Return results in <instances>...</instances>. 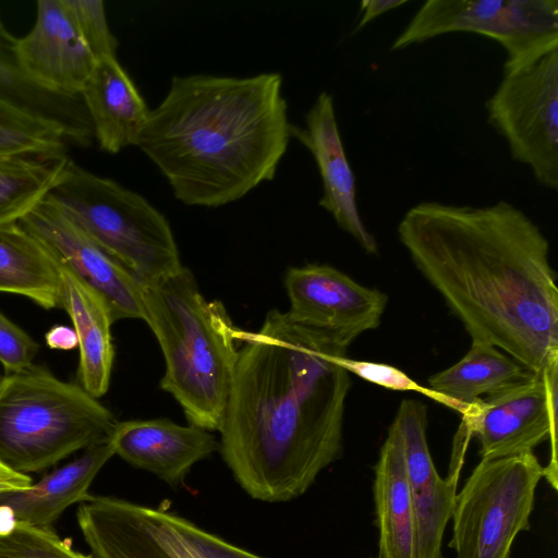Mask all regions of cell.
<instances>
[{
  "instance_id": "1",
  "label": "cell",
  "mask_w": 558,
  "mask_h": 558,
  "mask_svg": "<svg viewBox=\"0 0 558 558\" xmlns=\"http://www.w3.org/2000/svg\"><path fill=\"white\" fill-rule=\"evenodd\" d=\"M241 343L219 449L252 498L287 501L340 456L350 379L337 356L347 348L279 310Z\"/></svg>"
},
{
  "instance_id": "2",
  "label": "cell",
  "mask_w": 558,
  "mask_h": 558,
  "mask_svg": "<svg viewBox=\"0 0 558 558\" xmlns=\"http://www.w3.org/2000/svg\"><path fill=\"white\" fill-rule=\"evenodd\" d=\"M397 232L472 341L498 348L534 374L558 364L549 242L522 209L507 201H424L408 209Z\"/></svg>"
},
{
  "instance_id": "3",
  "label": "cell",
  "mask_w": 558,
  "mask_h": 558,
  "mask_svg": "<svg viewBox=\"0 0 558 558\" xmlns=\"http://www.w3.org/2000/svg\"><path fill=\"white\" fill-rule=\"evenodd\" d=\"M280 73L173 76L137 147L189 206L219 207L271 181L292 125Z\"/></svg>"
},
{
  "instance_id": "4",
  "label": "cell",
  "mask_w": 558,
  "mask_h": 558,
  "mask_svg": "<svg viewBox=\"0 0 558 558\" xmlns=\"http://www.w3.org/2000/svg\"><path fill=\"white\" fill-rule=\"evenodd\" d=\"M143 313L166 362L160 388L178 401L190 424L219 430L244 330L220 301L203 295L184 266L143 284Z\"/></svg>"
},
{
  "instance_id": "5",
  "label": "cell",
  "mask_w": 558,
  "mask_h": 558,
  "mask_svg": "<svg viewBox=\"0 0 558 558\" xmlns=\"http://www.w3.org/2000/svg\"><path fill=\"white\" fill-rule=\"evenodd\" d=\"M118 421L82 386L40 365L0 377V461L26 474L110 440Z\"/></svg>"
},
{
  "instance_id": "6",
  "label": "cell",
  "mask_w": 558,
  "mask_h": 558,
  "mask_svg": "<svg viewBox=\"0 0 558 558\" xmlns=\"http://www.w3.org/2000/svg\"><path fill=\"white\" fill-rule=\"evenodd\" d=\"M49 195L144 286L155 284L183 266L167 218L117 181L70 158Z\"/></svg>"
},
{
  "instance_id": "7",
  "label": "cell",
  "mask_w": 558,
  "mask_h": 558,
  "mask_svg": "<svg viewBox=\"0 0 558 558\" xmlns=\"http://www.w3.org/2000/svg\"><path fill=\"white\" fill-rule=\"evenodd\" d=\"M487 121L508 144L513 160L536 182L558 189V41L514 61L487 100Z\"/></svg>"
},
{
  "instance_id": "8",
  "label": "cell",
  "mask_w": 558,
  "mask_h": 558,
  "mask_svg": "<svg viewBox=\"0 0 558 558\" xmlns=\"http://www.w3.org/2000/svg\"><path fill=\"white\" fill-rule=\"evenodd\" d=\"M544 466L533 452L481 459L457 494L449 546L458 558H510L515 536L530 529Z\"/></svg>"
},
{
  "instance_id": "9",
  "label": "cell",
  "mask_w": 558,
  "mask_h": 558,
  "mask_svg": "<svg viewBox=\"0 0 558 558\" xmlns=\"http://www.w3.org/2000/svg\"><path fill=\"white\" fill-rule=\"evenodd\" d=\"M470 32L499 43L514 61L558 41L557 0H428L391 45L402 50L434 37Z\"/></svg>"
},
{
  "instance_id": "10",
  "label": "cell",
  "mask_w": 558,
  "mask_h": 558,
  "mask_svg": "<svg viewBox=\"0 0 558 558\" xmlns=\"http://www.w3.org/2000/svg\"><path fill=\"white\" fill-rule=\"evenodd\" d=\"M558 364L542 374L499 392L480 398L463 416L468 437L480 444L481 459H495L533 452L551 440V461L544 476L557 488L556 422Z\"/></svg>"
},
{
  "instance_id": "11",
  "label": "cell",
  "mask_w": 558,
  "mask_h": 558,
  "mask_svg": "<svg viewBox=\"0 0 558 558\" xmlns=\"http://www.w3.org/2000/svg\"><path fill=\"white\" fill-rule=\"evenodd\" d=\"M19 223L106 302L112 322L143 320V283L48 194Z\"/></svg>"
},
{
  "instance_id": "12",
  "label": "cell",
  "mask_w": 558,
  "mask_h": 558,
  "mask_svg": "<svg viewBox=\"0 0 558 558\" xmlns=\"http://www.w3.org/2000/svg\"><path fill=\"white\" fill-rule=\"evenodd\" d=\"M284 287L291 317L347 349L363 332L379 326L388 302L384 292L364 287L328 265L291 267Z\"/></svg>"
},
{
  "instance_id": "13",
  "label": "cell",
  "mask_w": 558,
  "mask_h": 558,
  "mask_svg": "<svg viewBox=\"0 0 558 558\" xmlns=\"http://www.w3.org/2000/svg\"><path fill=\"white\" fill-rule=\"evenodd\" d=\"M14 60L22 81L63 97L81 95L97 60L64 0H39L32 29L17 38Z\"/></svg>"
},
{
  "instance_id": "14",
  "label": "cell",
  "mask_w": 558,
  "mask_h": 558,
  "mask_svg": "<svg viewBox=\"0 0 558 558\" xmlns=\"http://www.w3.org/2000/svg\"><path fill=\"white\" fill-rule=\"evenodd\" d=\"M401 435L414 511V557L444 558L442 535L452 517L459 475L442 478L426 439L427 409L421 401H401L392 421Z\"/></svg>"
},
{
  "instance_id": "15",
  "label": "cell",
  "mask_w": 558,
  "mask_h": 558,
  "mask_svg": "<svg viewBox=\"0 0 558 558\" xmlns=\"http://www.w3.org/2000/svg\"><path fill=\"white\" fill-rule=\"evenodd\" d=\"M291 135L310 150L316 162L323 183L319 206L367 254L376 255L377 242L357 207L355 177L345 155L330 93L318 94L305 116V126L292 125Z\"/></svg>"
},
{
  "instance_id": "16",
  "label": "cell",
  "mask_w": 558,
  "mask_h": 558,
  "mask_svg": "<svg viewBox=\"0 0 558 558\" xmlns=\"http://www.w3.org/2000/svg\"><path fill=\"white\" fill-rule=\"evenodd\" d=\"M110 440L114 454L172 485L219 449L210 430L168 418L118 422Z\"/></svg>"
},
{
  "instance_id": "17",
  "label": "cell",
  "mask_w": 558,
  "mask_h": 558,
  "mask_svg": "<svg viewBox=\"0 0 558 558\" xmlns=\"http://www.w3.org/2000/svg\"><path fill=\"white\" fill-rule=\"evenodd\" d=\"M77 524L94 558H173L158 535V510L113 497L81 502Z\"/></svg>"
},
{
  "instance_id": "18",
  "label": "cell",
  "mask_w": 558,
  "mask_h": 558,
  "mask_svg": "<svg viewBox=\"0 0 558 558\" xmlns=\"http://www.w3.org/2000/svg\"><path fill=\"white\" fill-rule=\"evenodd\" d=\"M81 97L101 150L137 146L150 110L117 57L97 61Z\"/></svg>"
},
{
  "instance_id": "19",
  "label": "cell",
  "mask_w": 558,
  "mask_h": 558,
  "mask_svg": "<svg viewBox=\"0 0 558 558\" xmlns=\"http://www.w3.org/2000/svg\"><path fill=\"white\" fill-rule=\"evenodd\" d=\"M48 251V250H47ZM60 276V306L70 316L80 348V386L98 399L109 388L114 349L112 318L104 299L63 262L51 255Z\"/></svg>"
},
{
  "instance_id": "20",
  "label": "cell",
  "mask_w": 558,
  "mask_h": 558,
  "mask_svg": "<svg viewBox=\"0 0 558 558\" xmlns=\"http://www.w3.org/2000/svg\"><path fill=\"white\" fill-rule=\"evenodd\" d=\"M113 454L111 440L92 446L27 488L0 494V507L11 513L15 523L52 527L69 506L93 498L89 486Z\"/></svg>"
},
{
  "instance_id": "21",
  "label": "cell",
  "mask_w": 558,
  "mask_h": 558,
  "mask_svg": "<svg viewBox=\"0 0 558 558\" xmlns=\"http://www.w3.org/2000/svg\"><path fill=\"white\" fill-rule=\"evenodd\" d=\"M379 558L414 557V511L403 444L392 422L375 466Z\"/></svg>"
},
{
  "instance_id": "22",
  "label": "cell",
  "mask_w": 558,
  "mask_h": 558,
  "mask_svg": "<svg viewBox=\"0 0 558 558\" xmlns=\"http://www.w3.org/2000/svg\"><path fill=\"white\" fill-rule=\"evenodd\" d=\"M531 374L498 348L472 341L459 362L428 378V388L447 398L463 415L481 396L507 389Z\"/></svg>"
},
{
  "instance_id": "23",
  "label": "cell",
  "mask_w": 558,
  "mask_h": 558,
  "mask_svg": "<svg viewBox=\"0 0 558 558\" xmlns=\"http://www.w3.org/2000/svg\"><path fill=\"white\" fill-rule=\"evenodd\" d=\"M0 292L60 306V276L47 248L19 222L0 226Z\"/></svg>"
},
{
  "instance_id": "24",
  "label": "cell",
  "mask_w": 558,
  "mask_h": 558,
  "mask_svg": "<svg viewBox=\"0 0 558 558\" xmlns=\"http://www.w3.org/2000/svg\"><path fill=\"white\" fill-rule=\"evenodd\" d=\"M71 157L0 155V226L19 222L63 175Z\"/></svg>"
},
{
  "instance_id": "25",
  "label": "cell",
  "mask_w": 558,
  "mask_h": 558,
  "mask_svg": "<svg viewBox=\"0 0 558 558\" xmlns=\"http://www.w3.org/2000/svg\"><path fill=\"white\" fill-rule=\"evenodd\" d=\"M70 128L0 90V155H66Z\"/></svg>"
},
{
  "instance_id": "26",
  "label": "cell",
  "mask_w": 558,
  "mask_h": 558,
  "mask_svg": "<svg viewBox=\"0 0 558 558\" xmlns=\"http://www.w3.org/2000/svg\"><path fill=\"white\" fill-rule=\"evenodd\" d=\"M158 535L173 558H262L161 510H158Z\"/></svg>"
},
{
  "instance_id": "27",
  "label": "cell",
  "mask_w": 558,
  "mask_h": 558,
  "mask_svg": "<svg viewBox=\"0 0 558 558\" xmlns=\"http://www.w3.org/2000/svg\"><path fill=\"white\" fill-rule=\"evenodd\" d=\"M0 558H93L72 548L52 527L15 523L0 534Z\"/></svg>"
},
{
  "instance_id": "28",
  "label": "cell",
  "mask_w": 558,
  "mask_h": 558,
  "mask_svg": "<svg viewBox=\"0 0 558 558\" xmlns=\"http://www.w3.org/2000/svg\"><path fill=\"white\" fill-rule=\"evenodd\" d=\"M86 45L98 61L117 57L118 40L109 28L102 0H64Z\"/></svg>"
},
{
  "instance_id": "29",
  "label": "cell",
  "mask_w": 558,
  "mask_h": 558,
  "mask_svg": "<svg viewBox=\"0 0 558 558\" xmlns=\"http://www.w3.org/2000/svg\"><path fill=\"white\" fill-rule=\"evenodd\" d=\"M337 363L348 373H352L372 384L390 390L420 392L454 410V405L447 398L415 383L405 373L395 366L377 362L353 360L345 355L337 356Z\"/></svg>"
},
{
  "instance_id": "30",
  "label": "cell",
  "mask_w": 558,
  "mask_h": 558,
  "mask_svg": "<svg viewBox=\"0 0 558 558\" xmlns=\"http://www.w3.org/2000/svg\"><path fill=\"white\" fill-rule=\"evenodd\" d=\"M39 344L0 312V362L5 374L33 365Z\"/></svg>"
},
{
  "instance_id": "31",
  "label": "cell",
  "mask_w": 558,
  "mask_h": 558,
  "mask_svg": "<svg viewBox=\"0 0 558 558\" xmlns=\"http://www.w3.org/2000/svg\"><path fill=\"white\" fill-rule=\"evenodd\" d=\"M14 37L0 19V88H16L26 86L22 81L14 60Z\"/></svg>"
},
{
  "instance_id": "32",
  "label": "cell",
  "mask_w": 558,
  "mask_h": 558,
  "mask_svg": "<svg viewBox=\"0 0 558 558\" xmlns=\"http://www.w3.org/2000/svg\"><path fill=\"white\" fill-rule=\"evenodd\" d=\"M407 0H364L361 2L360 19L353 33L360 32L378 16L405 4Z\"/></svg>"
},
{
  "instance_id": "33",
  "label": "cell",
  "mask_w": 558,
  "mask_h": 558,
  "mask_svg": "<svg viewBox=\"0 0 558 558\" xmlns=\"http://www.w3.org/2000/svg\"><path fill=\"white\" fill-rule=\"evenodd\" d=\"M46 343L51 349L72 350L78 347V339L73 328L57 325L49 329L45 336Z\"/></svg>"
},
{
  "instance_id": "34",
  "label": "cell",
  "mask_w": 558,
  "mask_h": 558,
  "mask_svg": "<svg viewBox=\"0 0 558 558\" xmlns=\"http://www.w3.org/2000/svg\"><path fill=\"white\" fill-rule=\"evenodd\" d=\"M32 485V478L8 468L0 461V494L25 489Z\"/></svg>"
},
{
  "instance_id": "35",
  "label": "cell",
  "mask_w": 558,
  "mask_h": 558,
  "mask_svg": "<svg viewBox=\"0 0 558 558\" xmlns=\"http://www.w3.org/2000/svg\"><path fill=\"white\" fill-rule=\"evenodd\" d=\"M377 558H379V557H377Z\"/></svg>"
}]
</instances>
